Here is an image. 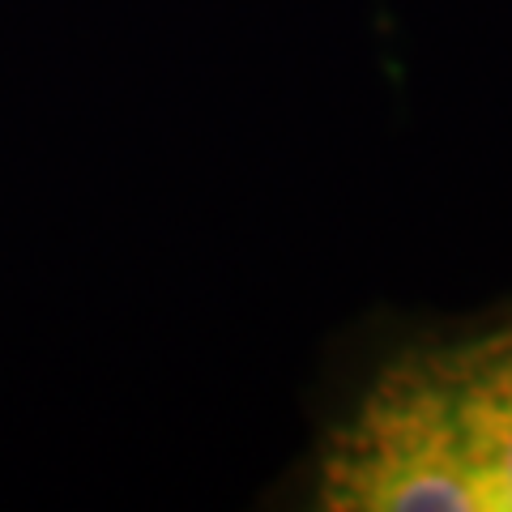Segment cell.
I'll use <instances>...</instances> for the list:
<instances>
[{"mask_svg": "<svg viewBox=\"0 0 512 512\" xmlns=\"http://www.w3.org/2000/svg\"><path fill=\"white\" fill-rule=\"evenodd\" d=\"M316 495L333 512H483L448 359L397 367L363 397Z\"/></svg>", "mask_w": 512, "mask_h": 512, "instance_id": "6da1fadb", "label": "cell"}, {"mask_svg": "<svg viewBox=\"0 0 512 512\" xmlns=\"http://www.w3.org/2000/svg\"><path fill=\"white\" fill-rule=\"evenodd\" d=\"M483 512H512V333L448 359Z\"/></svg>", "mask_w": 512, "mask_h": 512, "instance_id": "7a4b0ae2", "label": "cell"}]
</instances>
